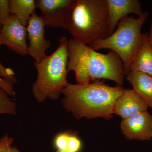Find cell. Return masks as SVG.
Returning a JSON list of instances; mask_svg holds the SVG:
<instances>
[{
  "label": "cell",
  "mask_w": 152,
  "mask_h": 152,
  "mask_svg": "<svg viewBox=\"0 0 152 152\" xmlns=\"http://www.w3.org/2000/svg\"><path fill=\"white\" fill-rule=\"evenodd\" d=\"M76 0H36V8L46 26L67 30Z\"/></svg>",
  "instance_id": "6"
},
{
  "label": "cell",
  "mask_w": 152,
  "mask_h": 152,
  "mask_svg": "<svg viewBox=\"0 0 152 152\" xmlns=\"http://www.w3.org/2000/svg\"><path fill=\"white\" fill-rule=\"evenodd\" d=\"M1 45L0 41V45ZM0 76L7 80L14 85L17 83V79L15 72L10 68H6L0 62Z\"/></svg>",
  "instance_id": "19"
},
{
  "label": "cell",
  "mask_w": 152,
  "mask_h": 152,
  "mask_svg": "<svg viewBox=\"0 0 152 152\" xmlns=\"http://www.w3.org/2000/svg\"><path fill=\"white\" fill-rule=\"evenodd\" d=\"M59 42L58 47L52 54L40 62L34 63L37 76L32 91L38 102H42L47 99H58L68 83V40L63 36Z\"/></svg>",
  "instance_id": "4"
},
{
  "label": "cell",
  "mask_w": 152,
  "mask_h": 152,
  "mask_svg": "<svg viewBox=\"0 0 152 152\" xmlns=\"http://www.w3.org/2000/svg\"><path fill=\"white\" fill-rule=\"evenodd\" d=\"M10 15L9 1L0 0V21L2 26L8 21Z\"/></svg>",
  "instance_id": "16"
},
{
  "label": "cell",
  "mask_w": 152,
  "mask_h": 152,
  "mask_svg": "<svg viewBox=\"0 0 152 152\" xmlns=\"http://www.w3.org/2000/svg\"><path fill=\"white\" fill-rule=\"evenodd\" d=\"M82 147V142L75 135L69 134L68 139L67 152H80Z\"/></svg>",
  "instance_id": "18"
},
{
  "label": "cell",
  "mask_w": 152,
  "mask_h": 152,
  "mask_svg": "<svg viewBox=\"0 0 152 152\" xmlns=\"http://www.w3.org/2000/svg\"><path fill=\"white\" fill-rule=\"evenodd\" d=\"M13 85L10 82L0 76V87L5 91L10 96H13L15 95Z\"/></svg>",
  "instance_id": "21"
},
{
  "label": "cell",
  "mask_w": 152,
  "mask_h": 152,
  "mask_svg": "<svg viewBox=\"0 0 152 152\" xmlns=\"http://www.w3.org/2000/svg\"><path fill=\"white\" fill-rule=\"evenodd\" d=\"M130 71L141 72L152 76V47L149 41L148 33L135 56Z\"/></svg>",
  "instance_id": "13"
},
{
  "label": "cell",
  "mask_w": 152,
  "mask_h": 152,
  "mask_svg": "<svg viewBox=\"0 0 152 152\" xmlns=\"http://www.w3.org/2000/svg\"><path fill=\"white\" fill-rule=\"evenodd\" d=\"M11 15L17 17L23 26L27 27L29 20L36 8L35 0H10Z\"/></svg>",
  "instance_id": "14"
},
{
  "label": "cell",
  "mask_w": 152,
  "mask_h": 152,
  "mask_svg": "<svg viewBox=\"0 0 152 152\" xmlns=\"http://www.w3.org/2000/svg\"><path fill=\"white\" fill-rule=\"evenodd\" d=\"M9 96L5 91L0 87V115H16V104Z\"/></svg>",
  "instance_id": "15"
},
{
  "label": "cell",
  "mask_w": 152,
  "mask_h": 152,
  "mask_svg": "<svg viewBox=\"0 0 152 152\" xmlns=\"http://www.w3.org/2000/svg\"><path fill=\"white\" fill-rule=\"evenodd\" d=\"M106 0H76L68 31L73 39L89 46L110 36Z\"/></svg>",
  "instance_id": "3"
},
{
  "label": "cell",
  "mask_w": 152,
  "mask_h": 152,
  "mask_svg": "<svg viewBox=\"0 0 152 152\" xmlns=\"http://www.w3.org/2000/svg\"><path fill=\"white\" fill-rule=\"evenodd\" d=\"M146 103L134 89H124L117 99L113 108V113L126 119L135 114L147 110Z\"/></svg>",
  "instance_id": "11"
},
{
  "label": "cell",
  "mask_w": 152,
  "mask_h": 152,
  "mask_svg": "<svg viewBox=\"0 0 152 152\" xmlns=\"http://www.w3.org/2000/svg\"><path fill=\"white\" fill-rule=\"evenodd\" d=\"M124 90L122 87L110 86L100 80L86 85L68 83L62 93L64 97L63 104L77 119L98 117L109 119L113 117L115 102Z\"/></svg>",
  "instance_id": "2"
},
{
  "label": "cell",
  "mask_w": 152,
  "mask_h": 152,
  "mask_svg": "<svg viewBox=\"0 0 152 152\" xmlns=\"http://www.w3.org/2000/svg\"><path fill=\"white\" fill-rule=\"evenodd\" d=\"M127 80L135 91L152 109V76L141 72L130 71Z\"/></svg>",
  "instance_id": "12"
},
{
  "label": "cell",
  "mask_w": 152,
  "mask_h": 152,
  "mask_svg": "<svg viewBox=\"0 0 152 152\" xmlns=\"http://www.w3.org/2000/svg\"><path fill=\"white\" fill-rule=\"evenodd\" d=\"M56 152H67L65 151H60V150H57V151Z\"/></svg>",
  "instance_id": "24"
},
{
  "label": "cell",
  "mask_w": 152,
  "mask_h": 152,
  "mask_svg": "<svg viewBox=\"0 0 152 152\" xmlns=\"http://www.w3.org/2000/svg\"><path fill=\"white\" fill-rule=\"evenodd\" d=\"M27 34L26 27L21 23L16 16L11 14L8 21L3 25L0 30L1 44L24 56L28 55Z\"/></svg>",
  "instance_id": "7"
},
{
  "label": "cell",
  "mask_w": 152,
  "mask_h": 152,
  "mask_svg": "<svg viewBox=\"0 0 152 152\" xmlns=\"http://www.w3.org/2000/svg\"><path fill=\"white\" fill-rule=\"evenodd\" d=\"M148 15L145 12L137 18L128 16L124 17L119 22L118 28L111 35L89 46L95 50L109 49L115 52L121 60L127 75L135 56L148 34L142 33V28Z\"/></svg>",
  "instance_id": "5"
},
{
  "label": "cell",
  "mask_w": 152,
  "mask_h": 152,
  "mask_svg": "<svg viewBox=\"0 0 152 152\" xmlns=\"http://www.w3.org/2000/svg\"><path fill=\"white\" fill-rule=\"evenodd\" d=\"M2 26V25L1 23V21H0V30L1 29Z\"/></svg>",
  "instance_id": "25"
},
{
  "label": "cell",
  "mask_w": 152,
  "mask_h": 152,
  "mask_svg": "<svg viewBox=\"0 0 152 152\" xmlns=\"http://www.w3.org/2000/svg\"><path fill=\"white\" fill-rule=\"evenodd\" d=\"M10 152H21L15 147H12L11 149Z\"/></svg>",
  "instance_id": "23"
},
{
  "label": "cell",
  "mask_w": 152,
  "mask_h": 152,
  "mask_svg": "<svg viewBox=\"0 0 152 152\" xmlns=\"http://www.w3.org/2000/svg\"><path fill=\"white\" fill-rule=\"evenodd\" d=\"M45 23L40 16L33 13L29 20L27 32L28 37L29 45L28 53L39 63L47 56L46 51L51 47L50 42L46 39L45 37Z\"/></svg>",
  "instance_id": "8"
},
{
  "label": "cell",
  "mask_w": 152,
  "mask_h": 152,
  "mask_svg": "<svg viewBox=\"0 0 152 152\" xmlns=\"http://www.w3.org/2000/svg\"><path fill=\"white\" fill-rule=\"evenodd\" d=\"M67 50L68 71L75 72L78 83L88 84L101 79L124 83L126 75L124 66L115 52L101 53L73 39L68 40Z\"/></svg>",
  "instance_id": "1"
},
{
  "label": "cell",
  "mask_w": 152,
  "mask_h": 152,
  "mask_svg": "<svg viewBox=\"0 0 152 152\" xmlns=\"http://www.w3.org/2000/svg\"><path fill=\"white\" fill-rule=\"evenodd\" d=\"M148 37L149 41L152 47V20L151 24V27H150L149 32L148 33Z\"/></svg>",
  "instance_id": "22"
},
{
  "label": "cell",
  "mask_w": 152,
  "mask_h": 152,
  "mask_svg": "<svg viewBox=\"0 0 152 152\" xmlns=\"http://www.w3.org/2000/svg\"><path fill=\"white\" fill-rule=\"evenodd\" d=\"M109 19L110 36L114 32L120 21L129 14L139 17L143 12L142 5L138 0H106Z\"/></svg>",
  "instance_id": "10"
},
{
  "label": "cell",
  "mask_w": 152,
  "mask_h": 152,
  "mask_svg": "<svg viewBox=\"0 0 152 152\" xmlns=\"http://www.w3.org/2000/svg\"><path fill=\"white\" fill-rule=\"evenodd\" d=\"M13 142V138L9 137L7 134L1 138L0 139V152H10Z\"/></svg>",
  "instance_id": "20"
},
{
  "label": "cell",
  "mask_w": 152,
  "mask_h": 152,
  "mask_svg": "<svg viewBox=\"0 0 152 152\" xmlns=\"http://www.w3.org/2000/svg\"><path fill=\"white\" fill-rule=\"evenodd\" d=\"M121 128L129 140H149L152 139V115L147 110L123 120Z\"/></svg>",
  "instance_id": "9"
},
{
  "label": "cell",
  "mask_w": 152,
  "mask_h": 152,
  "mask_svg": "<svg viewBox=\"0 0 152 152\" xmlns=\"http://www.w3.org/2000/svg\"><path fill=\"white\" fill-rule=\"evenodd\" d=\"M69 134L68 133H61L56 137L54 141V145L57 150L67 152Z\"/></svg>",
  "instance_id": "17"
}]
</instances>
